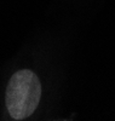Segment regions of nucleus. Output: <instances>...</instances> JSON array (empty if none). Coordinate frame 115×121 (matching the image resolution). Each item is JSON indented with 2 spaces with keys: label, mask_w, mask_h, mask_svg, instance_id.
<instances>
[{
  "label": "nucleus",
  "mask_w": 115,
  "mask_h": 121,
  "mask_svg": "<svg viewBox=\"0 0 115 121\" xmlns=\"http://www.w3.org/2000/svg\"><path fill=\"white\" fill-rule=\"evenodd\" d=\"M41 98L39 78L29 69H21L9 80L5 93V104L9 114L16 120L30 116Z\"/></svg>",
  "instance_id": "f257e3e1"
}]
</instances>
